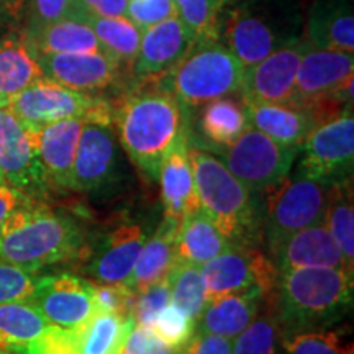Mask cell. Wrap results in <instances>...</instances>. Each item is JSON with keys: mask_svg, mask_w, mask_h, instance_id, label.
Wrapping results in <instances>:
<instances>
[{"mask_svg": "<svg viewBox=\"0 0 354 354\" xmlns=\"http://www.w3.org/2000/svg\"><path fill=\"white\" fill-rule=\"evenodd\" d=\"M354 276L342 268H294L277 274L269 294L281 336L325 330L353 308Z\"/></svg>", "mask_w": 354, "mask_h": 354, "instance_id": "cell-1", "label": "cell"}, {"mask_svg": "<svg viewBox=\"0 0 354 354\" xmlns=\"http://www.w3.org/2000/svg\"><path fill=\"white\" fill-rule=\"evenodd\" d=\"M118 138L130 161L149 180H158L162 159L187 138V109L162 88L133 91L113 105Z\"/></svg>", "mask_w": 354, "mask_h": 354, "instance_id": "cell-2", "label": "cell"}, {"mask_svg": "<svg viewBox=\"0 0 354 354\" xmlns=\"http://www.w3.org/2000/svg\"><path fill=\"white\" fill-rule=\"evenodd\" d=\"M84 250L81 225L38 198H26L0 228V261L33 272L76 261Z\"/></svg>", "mask_w": 354, "mask_h": 354, "instance_id": "cell-3", "label": "cell"}, {"mask_svg": "<svg viewBox=\"0 0 354 354\" xmlns=\"http://www.w3.org/2000/svg\"><path fill=\"white\" fill-rule=\"evenodd\" d=\"M302 0H236L220 13L218 39L243 68L300 39Z\"/></svg>", "mask_w": 354, "mask_h": 354, "instance_id": "cell-4", "label": "cell"}, {"mask_svg": "<svg viewBox=\"0 0 354 354\" xmlns=\"http://www.w3.org/2000/svg\"><path fill=\"white\" fill-rule=\"evenodd\" d=\"M189 158L201 210L234 245H253L261 230L254 194L214 154L189 148Z\"/></svg>", "mask_w": 354, "mask_h": 354, "instance_id": "cell-5", "label": "cell"}, {"mask_svg": "<svg viewBox=\"0 0 354 354\" xmlns=\"http://www.w3.org/2000/svg\"><path fill=\"white\" fill-rule=\"evenodd\" d=\"M243 68L220 39L201 41L169 73L154 81V87L176 97L185 109L202 107L215 99L236 94Z\"/></svg>", "mask_w": 354, "mask_h": 354, "instance_id": "cell-6", "label": "cell"}, {"mask_svg": "<svg viewBox=\"0 0 354 354\" xmlns=\"http://www.w3.org/2000/svg\"><path fill=\"white\" fill-rule=\"evenodd\" d=\"M7 109L35 130L68 118L110 125L113 117V105L109 100L73 91L48 77H41L8 99Z\"/></svg>", "mask_w": 354, "mask_h": 354, "instance_id": "cell-7", "label": "cell"}, {"mask_svg": "<svg viewBox=\"0 0 354 354\" xmlns=\"http://www.w3.org/2000/svg\"><path fill=\"white\" fill-rule=\"evenodd\" d=\"M330 184L304 176H287L264 194L261 232L272 248L289 234L325 220Z\"/></svg>", "mask_w": 354, "mask_h": 354, "instance_id": "cell-8", "label": "cell"}, {"mask_svg": "<svg viewBox=\"0 0 354 354\" xmlns=\"http://www.w3.org/2000/svg\"><path fill=\"white\" fill-rule=\"evenodd\" d=\"M299 148L277 143L268 135L248 127L243 135L223 151L225 166L254 196H264L269 189L290 174Z\"/></svg>", "mask_w": 354, "mask_h": 354, "instance_id": "cell-9", "label": "cell"}, {"mask_svg": "<svg viewBox=\"0 0 354 354\" xmlns=\"http://www.w3.org/2000/svg\"><path fill=\"white\" fill-rule=\"evenodd\" d=\"M297 174L323 184L353 177L354 166V118L344 112L310 131L300 145Z\"/></svg>", "mask_w": 354, "mask_h": 354, "instance_id": "cell-10", "label": "cell"}, {"mask_svg": "<svg viewBox=\"0 0 354 354\" xmlns=\"http://www.w3.org/2000/svg\"><path fill=\"white\" fill-rule=\"evenodd\" d=\"M207 302L228 294L259 289L271 294L277 269L268 253L253 245H236L201 268Z\"/></svg>", "mask_w": 354, "mask_h": 354, "instance_id": "cell-11", "label": "cell"}, {"mask_svg": "<svg viewBox=\"0 0 354 354\" xmlns=\"http://www.w3.org/2000/svg\"><path fill=\"white\" fill-rule=\"evenodd\" d=\"M0 179L30 198L50 187L39 161L38 131L7 107L0 109Z\"/></svg>", "mask_w": 354, "mask_h": 354, "instance_id": "cell-12", "label": "cell"}, {"mask_svg": "<svg viewBox=\"0 0 354 354\" xmlns=\"http://www.w3.org/2000/svg\"><path fill=\"white\" fill-rule=\"evenodd\" d=\"M95 282L74 274L41 276L28 302L39 310L53 326L79 330L91 320L95 308Z\"/></svg>", "mask_w": 354, "mask_h": 354, "instance_id": "cell-13", "label": "cell"}, {"mask_svg": "<svg viewBox=\"0 0 354 354\" xmlns=\"http://www.w3.org/2000/svg\"><path fill=\"white\" fill-rule=\"evenodd\" d=\"M307 46V39L300 38L279 48L254 66L245 68L240 88L245 104H290L300 59Z\"/></svg>", "mask_w": 354, "mask_h": 354, "instance_id": "cell-14", "label": "cell"}, {"mask_svg": "<svg viewBox=\"0 0 354 354\" xmlns=\"http://www.w3.org/2000/svg\"><path fill=\"white\" fill-rule=\"evenodd\" d=\"M35 57L44 77L92 95L117 86L127 71L107 53H66Z\"/></svg>", "mask_w": 354, "mask_h": 354, "instance_id": "cell-15", "label": "cell"}, {"mask_svg": "<svg viewBox=\"0 0 354 354\" xmlns=\"http://www.w3.org/2000/svg\"><path fill=\"white\" fill-rule=\"evenodd\" d=\"M353 53L313 48L308 43L300 59L290 105L308 109L336 92L353 79Z\"/></svg>", "mask_w": 354, "mask_h": 354, "instance_id": "cell-16", "label": "cell"}, {"mask_svg": "<svg viewBox=\"0 0 354 354\" xmlns=\"http://www.w3.org/2000/svg\"><path fill=\"white\" fill-rule=\"evenodd\" d=\"M196 39L177 17L159 21L141 33V43L131 76L148 84L158 81L192 50Z\"/></svg>", "mask_w": 354, "mask_h": 354, "instance_id": "cell-17", "label": "cell"}, {"mask_svg": "<svg viewBox=\"0 0 354 354\" xmlns=\"http://www.w3.org/2000/svg\"><path fill=\"white\" fill-rule=\"evenodd\" d=\"M268 256L277 272L294 268H342L354 276L323 221L286 236L269 248Z\"/></svg>", "mask_w": 354, "mask_h": 354, "instance_id": "cell-18", "label": "cell"}, {"mask_svg": "<svg viewBox=\"0 0 354 354\" xmlns=\"http://www.w3.org/2000/svg\"><path fill=\"white\" fill-rule=\"evenodd\" d=\"M117 166V141L110 125L86 122L73 165L71 190L94 192L112 179Z\"/></svg>", "mask_w": 354, "mask_h": 354, "instance_id": "cell-19", "label": "cell"}, {"mask_svg": "<svg viewBox=\"0 0 354 354\" xmlns=\"http://www.w3.org/2000/svg\"><path fill=\"white\" fill-rule=\"evenodd\" d=\"M146 241L140 225L125 223L109 233L87 266L97 284H127Z\"/></svg>", "mask_w": 354, "mask_h": 354, "instance_id": "cell-20", "label": "cell"}, {"mask_svg": "<svg viewBox=\"0 0 354 354\" xmlns=\"http://www.w3.org/2000/svg\"><path fill=\"white\" fill-rule=\"evenodd\" d=\"M86 120L68 118L38 128V149L46 183L57 190H71L73 165Z\"/></svg>", "mask_w": 354, "mask_h": 354, "instance_id": "cell-21", "label": "cell"}, {"mask_svg": "<svg viewBox=\"0 0 354 354\" xmlns=\"http://www.w3.org/2000/svg\"><path fill=\"white\" fill-rule=\"evenodd\" d=\"M158 180L161 184L165 216L180 221L189 212L198 209L196 180L189 158V136L179 141L162 159Z\"/></svg>", "mask_w": 354, "mask_h": 354, "instance_id": "cell-22", "label": "cell"}, {"mask_svg": "<svg viewBox=\"0 0 354 354\" xmlns=\"http://www.w3.org/2000/svg\"><path fill=\"white\" fill-rule=\"evenodd\" d=\"M307 41L313 48L354 51V10L351 0H315L307 17Z\"/></svg>", "mask_w": 354, "mask_h": 354, "instance_id": "cell-23", "label": "cell"}, {"mask_svg": "<svg viewBox=\"0 0 354 354\" xmlns=\"http://www.w3.org/2000/svg\"><path fill=\"white\" fill-rule=\"evenodd\" d=\"M180 221L165 216L156 232L145 241L127 286L140 294L165 281L177 263V230Z\"/></svg>", "mask_w": 354, "mask_h": 354, "instance_id": "cell-24", "label": "cell"}, {"mask_svg": "<svg viewBox=\"0 0 354 354\" xmlns=\"http://www.w3.org/2000/svg\"><path fill=\"white\" fill-rule=\"evenodd\" d=\"M269 295L259 289L223 297L207 302L201 318V331L234 339L263 310Z\"/></svg>", "mask_w": 354, "mask_h": 354, "instance_id": "cell-25", "label": "cell"}, {"mask_svg": "<svg viewBox=\"0 0 354 354\" xmlns=\"http://www.w3.org/2000/svg\"><path fill=\"white\" fill-rule=\"evenodd\" d=\"M21 38L33 56L105 53L91 26L74 17H64L38 28L24 30Z\"/></svg>", "mask_w": 354, "mask_h": 354, "instance_id": "cell-26", "label": "cell"}, {"mask_svg": "<svg viewBox=\"0 0 354 354\" xmlns=\"http://www.w3.org/2000/svg\"><path fill=\"white\" fill-rule=\"evenodd\" d=\"M250 127L256 128L277 143L300 148L310 131L317 127L308 110L290 104H245Z\"/></svg>", "mask_w": 354, "mask_h": 354, "instance_id": "cell-27", "label": "cell"}, {"mask_svg": "<svg viewBox=\"0 0 354 354\" xmlns=\"http://www.w3.org/2000/svg\"><path fill=\"white\" fill-rule=\"evenodd\" d=\"M236 246L201 210L189 212L177 230V259L202 268L216 256Z\"/></svg>", "mask_w": 354, "mask_h": 354, "instance_id": "cell-28", "label": "cell"}, {"mask_svg": "<svg viewBox=\"0 0 354 354\" xmlns=\"http://www.w3.org/2000/svg\"><path fill=\"white\" fill-rule=\"evenodd\" d=\"M41 77L43 71L21 35L0 39V95L12 99Z\"/></svg>", "mask_w": 354, "mask_h": 354, "instance_id": "cell-29", "label": "cell"}, {"mask_svg": "<svg viewBox=\"0 0 354 354\" xmlns=\"http://www.w3.org/2000/svg\"><path fill=\"white\" fill-rule=\"evenodd\" d=\"M328 232L342 250L349 271L354 272V197L353 177L336 180L328 187L325 220Z\"/></svg>", "mask_w": 354, "mask_h": 354, "instance_id": "cell-30", "label": "cell"}, {"mask_svg": "<svg viewBox=\"0 0 354 354\" xmlns=\"http://www.w3.org/2000/svg\"><path fill=\"white\" fill-rule=\"evenodd\" d=\"M50 326L46 318L28 300L0 305V348L7 351L37 343Z\"/></svg>", "mask_w": 354, "mask_h": 354, "instance_id": "cell-31", "label": "cell"}, {"mask_svg": "<svg viewBox=\"0 0 354 354\" xmlns=\"http://www.w3.org/2000/svg\"><path fill=\"white\" fill-rule=\"evenodd\" d=\"M198 127L207 140L220 148H228L250 127L246 107L228 97L212 100L203 105Z\"/></svg>", "mask_w": 354, "mask_h": 354, "instance_id": "cell-32", "label": "cell"}, {"mask_svg": "<svg viewBox=\"0 0 354 354\" xmlns=\"http://www.w3.org/2000/svg\"><path fill=\"white\" fill-rule=\"evenodd\" d=\"M82 21L91 26L104 51L131 74V66L138 55L143 33L138 26L127 17H92Z\"/></svg>", "mask_w": 354, "mask_h": 354, "instance_id": "cell-33", "label": "cell"}, {"mask_svg": "<svg viewBox=\"0 0 354 354\" xmlns=\"http://www.w3.org/2000/svg\"><path fill=\"white\" fill-rule=\"evenodd\" d=\"M131 326V318L95 312L77 330V351L79 354H120L123 339Z\"/></svg>", "mask_w": 354, "mask_h": 354, "instance_id": "cell-34", "label": "cell"}, {"mask_svg": "<svg viewBox=\"0 0 354 354\" xmlns=\"http://www.w3.org/2000/svg\"><path fill=\"white\" fill-rule=\"evenodd\" d=\"M167 281L171 287V304L183 308L187 315L198 322L207 305L201 268L177 259Z\"/></svg>", "mask_w": 354, "mask_h": 354, "instance_id": "cell-35", "label": "cell"}, {"mask_svg": "<svg viewBox=\"0 0 354 354\" xmlns=\"http://www.w3.org/2000/svg\"><path fill=\"white\" fill-rule=\"evenodd\" d=\"M176 17L183 21L196 43L218 39L220 13L216 0H172Z\"/></svg>", "mask_w": 354, "mask_h": 354, "instance_id": "cell-36", "label": "cell"}, {"mask_svg": "<svg viewBox=\"0 0 354 354\" xmlns=\"http://www.w3.org/2000/svg\"><path fill=\"white\" fill-rule=\"evenodd\" d=\"M279 354H354V346L342 333L325 328L281 336Z\"/></svg>", "mask_w": 354, "mask_h": 354, "instance_id": "cell-37", "label": "cell"}, {"mask_svg": "<svg viewBox=\"0 0 354 354\" xmlns=\"http://www.w3.org/2000/svg\"><path fill=\"white\" fill-rule=\"evenodd\" d=\"M281 331L271 308L261 310L233 342V354H279Z\"/></svg>", "mask_w": 354, "mask_h": 354, "instance_id": "cell-38", "label": "cell"}, {"mask_svg": "<svg viewBox=\"0 0 354 354\" xmlns=\"http://www.w3.org/2000/svg\"><path fill=\"white\" fill-rule=\"evenodd\" d=\"M196 325L197 322L183 308L169 304L154 317L149 328L169 346L183 351L185 344L196 335Z\"/></svg>", "mask_w": 354, "mask_h": 354, "instance_id": "cell-39", "label": "cell"}, {"mask_svg": "<svg viewBox=\"0 0 354 354\" xmlns=\"http://www.w3.org/2000/svg\"><path fill=\"white\" fill-rule=\"evenodd\" d=\"M39 277L38 272L0 261V305L32 299Z\"/></svg>", "mask_w": 354, "mask_h": 354, "instance_id": "cell-40", "label": "cell"}, {"mask_svg": "<svg viewBox=\"0 0 354 354\" xmlns=\"http://www.w3.org/2000/svg\"><path fill=\"white\" fill-rule=\"evenodd\" d=\"M171 304V287L169 281L158 282L148 289L136 294L135 300L131 305V320L135 325L141 326H151L154 317L161 312L162 308Z\"/></svg>", "mask_w": 354, "mask_h": 354, "instance_id": "cell-41", "label": "cell"}, {"mask_svg": "<svg viewBox=\"0 0 354 354\" xmlns=\"http://www.w3.org/2000/svg\"><path fill=\"white\" fill-rule=\"evenodd\" d=\"M125 17L143 32L159 21L176 17L174 2L172 0H128Z\"/></svg>", "mask_w": 354, "mask_h": 354, "instance_id": "cell-42", "label": "cell"}, {"mask_svg": "<svg viewBox=\"0 0 354 354\" xmlns=\"http://www.w3.org/2000/svg\"><path fill=\"white\" fill-rule=\"evenodd\" d=\"M120 354H183V351L162 342L148 326L133 323L123 339Z\"/></svg>", "mask_w": 354, "mask_h": 354, "instance_id": "cell-43", "label": "cell"}, {"mask_svg": "<svg viewBox=\"0 0 354 354\" xmlns=\"http://www.w3.org/2000/svg\"><path fill=\"white\" fill-rule=\"evenodd\" d=\"M97 312H110L122 317H130L136 292L127 284H95Z\"/></svg>", "mask_w": 354, "mask_h": 354, "instance_id": "cell-44", "label": "cell"}, {"mask_svg": "<svg viewBox=\"0 0 354 354\" xmlns=\"http://www.w3.org/2000/svg\"><path fill=\"white\" fill-rule=\"evenodd\" d=\"M73 0H26L24 30L38 28L69 15Z\"/></svg>", "mask_w": 354, "mask_h": 354, "instance_id": "cell-45", "label": "cell"}, {"mask_svg": "<svg viewBox=\"0 0 354 354\" xmlns=\"http://www.w3.org/2000/svg\"><path fill=\"white\" fill-rule=\"evenodd\" d=\"M128 0H73L68 17L87 20L92 17H125Z\"/></svg>", "mask_w": 354, "mask_h": 354, "instance_id": "cell-46", "label": "cell"}, {"mask_svg": "<svg viewBox=\"0 0 354 354\" xmlns=\"http://www.w3.org/2000/svg\"><path fill=\"white\" fill-rule=\"evenodd\" d=\"M183 354H233V342L212 333H196L185 344Z\"/></svg>", "mask_w": 354, "mask_h": 354, "instance_id": "cell-47", "label": "cell"}, {"mask_svg": "<svg viewBox=\"0 0 354 354\" xmlns=\"http://www.w3.org/2000/svg\"><path fill=\"white\" fill-rule=\"evenodd\" d=\"M26 198L30 197H26L20 190H17L12 185H8L6 180L0 179V228L3 227L8 216L19 209Z\"/></svg>", "mask_w": 354, "mask_h": 354, "instance_id": "cell-48", "label": "cell"}, {"mask_svg": "<svg viewBox=\"0 0 354 354\" xmlns=\"http://www.w3.org/2000/svg\"><path fill=\"white\" fill-rule=\"evenodd\" d=\"M26 0H0V25H17L24 20Z\"/></svg>", "mask_w": 354, "mask_h": 354, "instance_id": "cell-49", "label": "cell"}, {"mask_svg": "<svg viewBox=\"0 0 354 354\" xmlns=\"http://www.w3.org/2000/svg\"><path fill=\"white\" fill-rule=\"evenodd\" d=\"M216 2H218V6L223 8V7H227V6H230V3H233V2H236V0H216Z\"/></svg>", "mask_w": 354, "mask_h": 354, "instance_id": "cell-50", "label": "cell"}, {"mask_svg": "<svg viewBox=\"0 0 354 354\" xmlns=\"http://www.w3.org/2000/svg\"><path fill=\"white\" fill-rule=\"evenodd\" d=\"M7 105H8V99H6V97L0 95V109L7 107Z\"/></svg>", "mask_w": 354, "mask_h": 354, "instance_id": "cell-51", "label": "cell"}, {"mask_svg": "<svg viewBox=\"0 0 354 354\" xmlns=\"http://www.w3.org/2000/svg\"><path fill=\"white\" fill-rule=\"evenodd\" d=\"M0 354H13V353L7 351V349H3V348H0Z\"/></svg>", "mask_w": 354, "mask_h": 354, "instance_id": "cell-52", "label": "cell"}]
</instances>
